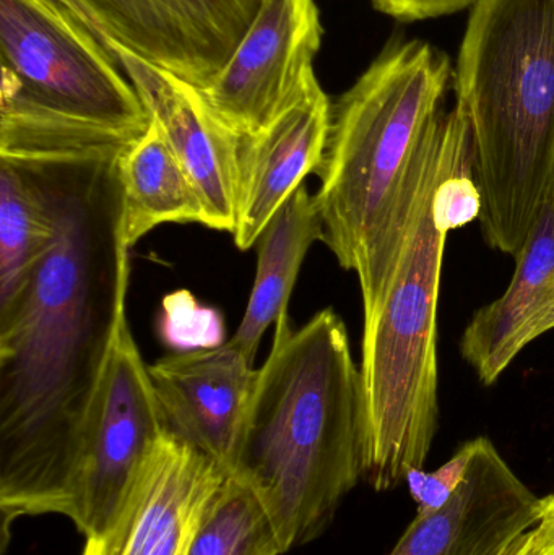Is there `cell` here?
<instances>
[{"label": "cell", "instance_id": "cell-1", "mask_svg": "<svg viewBox=\"0 0 554 555\" xmlns=\"http://www.w3.org/2000/svg\"><path fill=\"white\" fill-rule=\"evenodd\" d=\"M127 146L0 156L28 166L54 227L28 283L0 312L2 553L16 521L70 508L78 420L129 294L117 179Z\"/></svg>", "mask_w": 554, "mask_h": 555}, {"label": "cell", "instance_id": "cell-2", "mask_svg": "<svg viewBox=\"0 0 554 555\" xmlns=\"http://www.w3.org/2000/svg\"><path fill=\"white\" fill-rule=\"evenodd\" d=\"M451 62L428 42L392 39L332 106L315 204L322 243L355 272L364 320L383 304L428 175Z\"/></svg>", "mask_w": 554, "mask_h": 555}, {"label": "cell", "instance_id": "cell-3", "mask_svg": "<svg viewBox=\"0 0 554 555\" xmlns=\"http://www.w3.org/2000/svg\"><path fill=\"white\" fill-rule=\"evenodd\" d=\"M366 446L363 374L344 320L324 309L293 328L283 313L257 369L230 475L266 508L282 554L331 527L344 499L364 479Z\"/></svg>", "mask_w": 554, "mask_h": 555}, {"label": "cell", "instance_id": "cell-4", "mask_svg": "<svg viewBox=\"0 0 554 555\" xmlns=\"http://www.w3.org/2000/svg\"><path fill=\"white\" fill-rule=\"evenodd\" d=\"M454 90L481 234L516 259L554 195V0H477Z\"/></svg>", "mask_w": 554, "mask_h": 555}, {"label": "cell", "instance_id": "cell-5", "mask_svg": "<svg viewBox=\"0 0 554 555\" xmlns=\"http://www.w3.org/2000/svg\"><path fill=\"white\" fill-rule=\"evenodd\" d=\"M471 169L464 114L446 111L399 262L377 312L364 320L361 374L366 393L364 479L377 492L423 469L438 430V300L449 231L439 188Z\"/></svg>", "mask_w": 554, "mask_h": 555}, {"label": "cell", "instance_id": "cell-6", "mask_svg": "<svg viewBox=\"0 0 554 555\" xmlns=\"http://www.w3.org/2000/svg\"><path fill=\"white\" fill-rule=\"evenodd\" d=\"M0 104L142 135L149 111L75 13L49 0H0Z\"/></svg>", "mask_w": 554, "mask_h": 555}, {"label": "cell", "instance_id": "cell-7", "mask_svg": "<svg viewBox=\"0 0 554 555\" xmlns=\"http://www.w3.org/2000/svg\"><path fill=\"white\" fill-rule=\"evenodd\" d=\"M165 429L149 365L130 328L126 299L117 310L75 433L67 518L85 538L109 527Z\"/></svg>", "mask_w": 554, "mask_h": 555}, {"label": "cell", "instance_id": "cell-8", "mask_svg": "<svg viewBox=\"0 0 554 555\" xmlns=\"http://www.w3.org/2000/svg\"><path fill=\"white\" fill-rule=\"evenodd\" d=\"M111 52L123 48L204 90L263 0H54ZM113 54V52H111Z\"/></svg>", "mask_w": 554, "mask_h": 555}, {"label": "cell", "instance_id": "cell-9", "mask_svg": "<svg viewBox=\"0 0 554 555\" xmlns=\"http://www.w3.org/2000/svg\"><path fill=\"white\" fill-rule=\"evenodd\" d=\"M322 33L314 0H263L230 61L201 90L205 100L234 133L256 135L315 77Z\"/></svg>", "mask_w": 554, "mask_h": 555}, {"label": "cell", "instance_id": "cell-10", "mask_svg": "<svg viewBox=\"0 0 554 555\" xmlns=\"http://www.w3.org/2000/svg\"><path fill=\"white\" fill-rule=\"evenodd\" d=\"M227 473L169 430L153 443L109 527L81 555H189Z\"/></svg>", "mask_w": 554, "mask_h": 555}, {"label": "cell", "instance_id": "cell-11", "mask_svg": "<svg viewBox=\"0 0 554 555\" xmlns=\"http://www.w3.org/2000/svg\"><path fill=\"white\" fill-rule=\"evenodd\" d=\"M189 176L205 208V227L233 234L236 227L240 142L204 93L123 48L111 49Z\"/></svg>", "mask_w": 554, "mask_h": 555}, {"label": "cell", "instance_id": "cell-12", "mask_svg": "<svg viewBox=\"0 0 554 555\" xmlns=\"http://www.w3.org/2000/svg\"><path fill=\"white\" fill-rule=\"evenodd\" d=\"M233 341L149 365L166 430L233 475L257 369Z\"/></svg>", "mask_w": 554, "mask_h": 555}, {"label": "cell", "instance_id": "cell-13", "mask_svg": "<svg viewBox=\"0 0 554 555\" xmlns=\"http://www.w3.org/2000/svg\"><path fill=\"white\" fill-rule=\"evenodd\" d=\"M540 498L487 437L475 439L464 482L431 514H416L389 555H504L539 520Z\"/></svg>", "mask_w": 554, "mask_h": 555}, {"label": "cell", "instance_id": "cell-14", "mask_svg": "<svg viewBox=\"0 0 554 555\" xmlns=\"http://www.w3.org/2000/svg\"><path fill=\"white\" fill-rule=\"evenodd\" d=\"M332 104L319 85L305 93L256 135L241 137L236 227L240 250L256 246L276 211L318 171L331 133Z\"/></svg>", "mask_w": 554, "mask_h": 555}, {"label": "cell", "instance_id": "cell-15", "mask_svg": "<svg viewBox=\"0 0 554 555\" xmlns=\"http://www.w3.org/2000/svg\"><path fill=\"white\" fill-rule=\"evenodd\" d=\"M553 293L554 195L516 256L506 293L477 310L462 335V358L481 384L493 385L524 348L549 332Z\"/></svg>", "mask_w": 554, "mask_h": 555}, {"label": "cell", "instance_id": "cell-16", "mask_svg": "<svg viewBox=\"0 0 554 555\" xmlns=\"http://www.w3.org/2000/svg\"><path fill=\"white\" fill-rule=\"evenodd\" d=\"M123 243L132 249L166 223L205 227V208L188 169L155 122L133 140L117 162Z\"/></svg>", "mask_w": 554, "mask_h": 555}, {"label": "cell", "instance_id": "cell-17", "mask_svg": "<svg viewBox=\"0 0 554 555\" xmlns=\"http://www.w3.org/2000/svg\"><path fill=\"white\" fill-rule=\"evenodd\" d=\"M324 241L315 197L305 184L276 211L260 234L256 278L246 312L231 341L254 362L269 326L288 312L289 297L312 244Z\"/></svg>", "mask_w": 554, "mask_h": 555}, {"label": "cell", "instance_id": "cell-18", "mask_svg": "<svg viewBox=\"0 0 554 555\" xmlns=\"http://www.w3.org/2000/svg\"><path fill=\"white\" fill-rule=\"evenodd\" d=\"M52 234L48 205L28 166L0 158V312L22 293Z\"/></svg>", "mask_w": 554, "mask_h": 555}, {"label": "cell", "instance_id": "cell-19", "mask_svg": "<svg viewBox=\"0 0 554 555\" xmlns=\"http://www.w3.org/2000/svg\"><path fill=\"white\" fill-rule=\"evenodd\" d=\"M189 555H283L266 508L253 489L228 475Z\"/></svg>", "mask_w": 554, "mask_h": 555}, {"label": "cell", "instance_id": "cell-20", "mask_svg": "<svg viewBox=\"0 0 554 555\" xmlns=\"http://www.w3.org/2000/svg\"><path fill=\"white\" fill-rule=\"evenodd\" d=\"M475 452V439L465 442L455 452L449 462L439 466L436 472L428 473L425 469H412L407 475L405 482L409 485L410 495L418 505L416 514H431L445 507L452 495L458 491L459 486L464 482L465 476L471 466L472 456Z\"/></svg>", "mask_w": 554, "mask_h": 555}, {"label": "cell", "instance_id": "cell-21", "mask_svg": "<svg viewBox=\"0 0 554 555\" xmlns=\"http://www.w3.org/2000/svg\"><path fill=\"white\" fill-rule=\"evenodd\" d=\"M374 9L399 22L410 23L420 20L452 15L474 7L477 0H371Z\"/></svg>", "mask_w": 554, "mask_h": 555}, {"label": "cell", "instance_id": "cell-22", "mask_svg": "<svg viewBox=\"0 0 554 555\" xmlns=\"http://www.w3.org/2000/svg\"><path fill=\"white\" fill-rule=\"evenodd\" d=\"M537 540L545 555H554V492L540 499V514L533 527Z\"/></svg>", "mask_w": 554, "mask_h": 555}, {"label": "cell", "instance_id": "cell-23", "mask_svg": "<svg viewBox=\"0 0 554 555\" xmlns=\"http://www.w3.org/2000/svg\"><path fill=\"white\" fill-rule=\"evenodd\" d=\"M504 555H545V553L540 547L536 533H533V530H530L529 533L524 534L520 540H517Z\"/></svg>", "mask_w": 554, "mask_h": 555}, {"label": "cell", "instance_id": "cell-24", "mask_svg": "<svg viewBox=\"0 0 554 555\" xmlns=\"http://www.w3.org/2000/svg\"><path fill=\"white\" fill-rule=\"evenodd\" d=\"M546 328H549V332L554 328V293L552 306H550L549 319H546Z\"/></svg>", "mask_w": 554, "mask_h": 555}]
</instances>
